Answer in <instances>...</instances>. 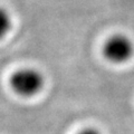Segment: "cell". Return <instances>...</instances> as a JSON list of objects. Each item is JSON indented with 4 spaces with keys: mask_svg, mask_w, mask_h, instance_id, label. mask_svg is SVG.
I'll list each match as a JSON object with an SVG mask.
<instances>
[{
    "mask_svg": "<svg viewBox=\"0 0 134 134\" xmlns=\"http://www.w3.org/2000/svg\"><path fill=\"white\" fill-rule=\"evenodd\" d=\"M102 52L105 59L111 64H125L134 55V44L126 35L115 34L105 40Z\"/></svg>",
    "mask_w": 134,
    "mask_h": 134,
    "instance_id": "2",
    "label": "cell"
},
{
    "mask_svg": "<svg viewBox=\"0 0 134 134\" xmlns=\"http://www.w3.org/2000/svg\"><path fill=\"white\" fill-rule=\"evenodd\" d=\"M77 134H100V132L94 127H87V129L82 130V131L78 132Z\"/></svg>",
    "mask_w": 134,
    "mask_h": 134,
    "instance_id": "4",
    "label": "cell"
},
{
    "mask_svg": "<svg viewBox=\"0 0 134 134\" xmlns=\"http://www.w3.org/2000/svg\"><path fill=\"white\" fill-rule=\"evenodd\" d=\"M12 19L5 8L0 7V40L3 39L11 30Z\"/></svg>",
    "mask_w": 134,
    "mask_h": 134,
    "instance_id": "3",
    "label": "cell"
},
{
    "mask_svg": "<svg viewBox=\"0 0 134 134\" xmlns=\"http://www.w3.org/2000/svg\"><path fill=\"white\" fill-rule=\"evenodd\" d=\"M10 85L15 93L21 97H32L44 88L45 78L38 69L26 67L12 74Z\"/></svg>",
    "mask_w": 134,
    "mask_h": 134,
    "instance_id": "1",
    "label": "cell"
}]
</instances>
